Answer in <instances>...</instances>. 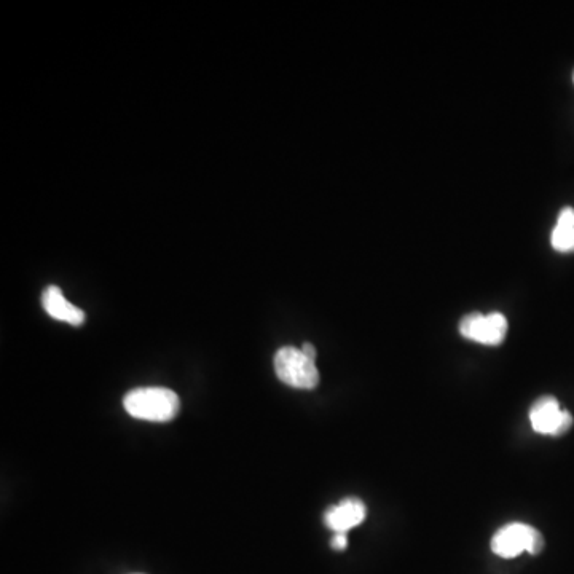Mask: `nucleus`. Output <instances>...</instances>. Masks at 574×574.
I'll use <instances>...</instances> for the list:
<instances>
[{
    "mask_svg": "<svg viewBox=\"0 0 574 574\" xmlns=\"http://www.w3.org/2000/svg\"><path fill=\"white\" fill-rule=\"evenodd\" d=\"M123 405L131 417L155 423L174 420L181 409L179 396L166 388H138L130 391Z\"/></svg>",
    "mask_w": 574,
    "mask_h": 574,
    "instance_id": "f257e3e1",
    "label": "nucleus"
},
{
    "mask_svg": "<svg viewBox=\"0 0 574 574\" xmlns=\"http://www.w3.org/2000/svg\"><path fill=\"white\" fill-rule=\"evenodd\" d=\"M275 372L281 382L297 390H313L319 383L315 361L294 346H284L275 354Z\"/></svg>",
    "mask_w": 574,
    "mask_h": 574,
    "instance_id": "f03ea898",
    "label": "nucleus"
},
{
    "mask_svg": "<svg viewBox=\"0 0 574 574\" xmlns=\"http://www.w3.org/2000/svg\"><path fill=\"white\" fill-rule=\"evenodd\" d=\"M543 549V536L527 523H509L492 539V551L503 559H514L522 552L538 555Z\"/></svg>",
    "mask_w": 574,
    "mask_h": 574,
    "instance_id": "7ed1b4c3",
    "label": "nucleus"
},
{
    "mask_svg": "<svg viewBox=\"0 0 574 574\" xmlns=\"http://www.w3.org/2000/svg\"><path fill=\"white\" fill-rule=\"evenodd\" d=\"M460 334L464 339L480 345H500L508 334V319L501 313H490V315L471 313L461 319Z\"/></svg>",
    "mask_w": 574,
    "mask_h": 574,
    "instance_id": "20e7f679",
    "label": "nucleus"
},
{
    "mask_svg": "<svg viewBox=\"0 0 574 574\" xmlns=\"http://www.w3.org/2000/svg\"><path fill=\"white\" fill-rule=\"evenodd\" d=\"M530 423L536 433L559 437L570 431L573 415L560 407L552 396H544L531 405Z\"/></svg>",
    "mask_w": 574,
    "mask_h": 574,
    "instance_id": "39448f33",
    "label": "nucleus"
},
{
    "mask_svg": "<svg viewBox=\"0 0 574 574\" xmlns=\"http://www.w3.org/2000/svg\"><path fill=\"white\" fill-rule=\"evenodd\" d=\"M366 516V504L358 498H346L331 509H327L324 523L335 533H346L351 528L361 525Z\"/></svg>",
    "mask_w": 574,
    "mask_h": 574,
    "instance_id": "423d86ee",
    "label": "nucleus"
},
{
    "mask_svg": "<svg viewBox=\"0 0 574 574\" xmlns=\"http://www.w3.org/2000/svg\"><path fill=\"white\" fill-rule=\"evenodd\" d=\"M42 305L53 319L72 324V326H82L85 323V313L72 305L64 297L63 291L58 286H50L45 289L44 294H42Z\"/></svg>",
    "mask_w": 574,
    "mask_h": 574,
    "instance_id": "0eeeda50",
    "label": "nucleus"
},
{
    "mask_svg": "<svg viewBox=\"0 0 574 574\" xmlns=\"http://www.w3.org/2000/svg\"><path fill=\"white\" fill-rule=\"evenodd\" d=\"M552 248L559 252H574V209L560 213L551 236Z\"/></svg>",
    "mask_w": 574,
    "mask_h": 574,
    "instance_id": "6e6552de",
    "label": "nucleus"
},
{
    "mask_svg": "<svg viewBox=\"0 0 574 574\" xmlns=\"http://www.w3.org/2000/svg\"><path fill=\"white\" fill-rule=\"evenodd\" d=\"M346 544H348L346 533H335L334 538H332V547L335 551H345Z\"/></svg>",
    "mask_w": 574,
    "mask_h": 574,
    "instance_id": "1a4fd4ad",
    "label": "nucleus"
},
{
    "mask_svg": "<svg viewBox=\"0 0 574 574\" xmlns=\"http://www.w3.org/2000/svg\"><path fill=\"white\" fill-rule=\"evenodd\" d=\"M300 350L303 351V354H305V356H308V358L313 359V361H316V348L315 346L311 345V343H305V345H303L302 348H300Z\"/></svg>",
    "mask_w": 574,
    "mask_h": 574,
    "instance_id": "9d476101",
    "label": "nucleus"
},
{
    "mask_svg": "<svg viewBox=\"0 0 574 574\" xmlns=\"http://www.w3.org/2000/svg\"><path fill=\"white\" fill-rule=\"evenodd\" d=\"M573 80H574V75H573Z\"/></svg>",
    "mask_w": 574,
    "mask_h": 574,
    "instance_id": "9b49d317",
    "label": "nucleus"
}]
</instances>
